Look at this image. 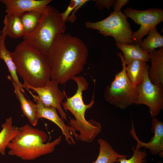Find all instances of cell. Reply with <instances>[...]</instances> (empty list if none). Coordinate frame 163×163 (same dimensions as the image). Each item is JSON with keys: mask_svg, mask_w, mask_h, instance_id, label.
I'll return each mask as SVG.
<instances>
[{"mask_svg": "<svg viewBox=\"0 0 163 163\" xmlns=\"http://www.w3.org/2000/svg\"><path fill=\"white\" fill-rule=\"evenodd\" d=\"M77 84L76 93L72 96L68 97L62 102V105L66 110H69L73 115L75 119H70V126L75 133L79 131L78 140L88 143L91 142L99 134L102 126L99 122L91 119L87 120L85 117V112L92 107L95 103L94 91L90 102L85 104L83 101L82 93L88 89V84L82 76H76L73 79Z\"/></svg>", "mask_w": 163, "mask_h": 163, "instance_id": "3957f363", "label": "cell"}, {"mask_svg": "<svg viewBox=\"0 0 163 163\" xmlns=\"http://www.w3.org/2000/svg\"><path fill=\"white\" fill-rule=\"evenodd\" d=\"M116 45L123 52L126 65L133 60H140L146 62L150 59L149 53L143 50L138 44L116 43Z\"/></svg>", "mask_w": 163, "mask_h": 163, "instance_id": "e0dca14e", "label": "cell"}, {"mask_svg": "<svg viewBox=\"0 0 163 163\" xmlns=\"http://www.w3.org/2000/svg\"><path fill=\"white\" fill-rule=\"evenodd\" d=\"M122 63V69L115 75L110 85L107 86L104 94L105 100L120 109H124L135 104L138 92L128 77L124 57L121 52L117 53Z\"/></svg>", "mask_w": 163, "mask_h": 163, "instance_id": "8992f818", "label": "cell"}, {"mask_svg": "<svg viewBox=\"0 0 163 163\" xmlns=\"http://www.w3.org/2000/svg\"><path fill=\"white\" fill-rule=\"evenodd\" d=\"M20 132L8 144L9 155L24 160H34L51 153L61 140L62 136L46 143L48 135L44 131L26 124L19 127Z\"/></svg>", "mask_w": 163, "mask_h": 163, "instance_id": "277c9868", "label": "cell"}, {"mask_svg": "<svg viewBox=\"0 0 163 163\" xmlns=\"http://www.w3.org/2000/svg\"><path fill=\"white\" fill-rule=\"evenodd\" d=\"M17 73L24 82L33 87L45 86L50 79V70L46 56L26 41L18 44L11 52Z\"/></svg>", "mask_w": 163, "mask_h": 163, "instance_id": "7a4b0ae2", "label": "cell"}, {"mask_svg": "<svg viewBox=\"0 0 163 163\" xmlns=\"http://www.w3.org/2000/svg\"><path fill=\"white\" fill-rule=\"evenodd\" d=\"M59 83L54 80H50L45 86L33 87L24 82V88L31 89L38 94L39 99L45 107L52 106L56 108L61 118L67 120V116L62 107V101L66 97L65 91L62 92L59 89Z\"/></svg>", "mask_w": 163, "mask_h": 163, "instance_id": "30bf717a", "label": "cell"}, {"mask_svg": "<svg viewBox=\"0 0 163 163\" xmlns=\"http://www.w3.org/2000/svg\"><path fill=\"white\" fill-rule=\"evenodd\" d=\"M158 163H163L162 162H161L160 161H159V162H158Z\"/></svg>", "mask_w": 163, "mask_h": 163, "instance_id": "f1b7e54d", "label": "cell"}, {"mask_svg": "<svg viewBox=\"0 0 163 163\" xmlns=\"http://www.w3.org/2000/svg\"><path fill=\"white\" fill-rule=\"evenodd\" d=\"M14 92L19 101L23 113L27 117L31 125H37L38 119L37 117V106L36 104L27 99L16 83L12 81Z\"/></svg>", "mask_w": 163, "mask_h": 163, "instance_id": "9a60e30c", "label": "cell"}, {"mask_svg": "<svg viewBox=\"0 0 163 163\" xmlns=\"http://www.w3.org/2000/svg\"><path fill=\"white\" fill-rule=\"evenodd\" d=\"M0 59H1V58H0Z\"/></svg>", "mask_w": 163, "mask_h": 163, "instance_id": "f546056e", "label": "cell"}, {"mask_svg": "<svg viewBox=\"0 0 163 163\" xmlns=\"http://www.w3.org/2000/svg\"><path fill=\"white\" fill-rule=\"evenodd\" d=\"M123 12L127 17L131 18L136 24L140 25L139 29L133 32L131 36V42L133 44L140 43L142 38L163 20V10L160 8H152L139 10L128 7Z\"/></svg>", "mask_w": 163, "mask_h": 163, "instance_id": "ba28073f", "label": "cell"}, {"mask_svg": "<svg viewBox=\"0 0 163 163\" xmlns=\"http://www.w3.org/2000/svg\"><path fill=\"white\" fill-rule=\"evenodd\" d=\"M149 54L151 66L148 71L149 78L153 84H163V47Z\"/></svg>", "mask_w": 163, "mask_h": 163, "instance_id": "5bb4252c", "label": "cell"}, {"mask_svg": "<svg viewBox=\"0 0 163 163\" xmlns=\"http://www.w3.org/2000/svg\"><path fill=\"white\" fill-rule=\"evenodd\" d=\"M21 15L20 14L11 12L7 14L5 16L3 21L4 26L2 30L7 36L14 39L23 37L24 31Z\"/></svg>", "mask_w": 163, "mask_h": 163, "instance_id": "2e32d148", "label": "cell"}, {"mask_svg": "<svg viewBox=\"0 0 163 163\" xmlns=\"http://www.w3.org/2000/svg\"><path fill=\"white\" fill-rule=\"evenodd\" d=\"M27 90L32 96L37 105L38 119L41 118L46 119L56 124L61 129L66 141L70 145H75L76 142L72 135L77 140L78 134L75 133L70 126L65 124L64 120L59 116L56 108L52 106L45 107L38 96L33 94L29 90Z\"/></svg>", "mask_w": 163, "mask_h": 163, "instance_id": "8fae6325", "label": "cell"}, {"mask_svg": "<svg viewBox=\"0 0 163 163\" xmlns=\"http://www.w3.org/2000/svg\"><path fill=\"white\" fill-rule=\"evenodd\" d=\"M163 84L154 85L147 74L143 81L136 87L137 97L134 104H144L149 108L150 116L155 117L163 109Z\"/></svg>", "mask_w": 163, "mask_h": 163, "instance_id": "9c48e42d", "label": "cell"}, {"mask_svg": "<svg viewBox=\"0 0 163 163\" xmlns=\"http://www.w3.org/2000/svg\"><path fill=\"white\" fill-rule=\"evenodd\" d=\"M88 1H89V0H82V2L78 5L74 9L72 12L71 14L67 18L66 21H69L72 23L74 22L76 19V16L75 15V14L76 11Z\"/></svg>", "mask_w": 163, "mask_h": 163, "instance_id": "4316f807", "label": "cell"}, {"mask_svg": "<svg viewBox=\"0 0 163 163\" xmlns=\"http://www.w3.org/2000/svg\"><path fill=\"white\" fill-rule=\"evenodd\" d=\"M127 18L121 11H113L104 20L96 22L88 21L85 26L87 28L98 30L104 36L112 37L116 43L131 44L133 32Z\"/></svg>", "mask_w": 163, "mask_h": 163, "instance_id": "52a82bcc", "label": "cell"}, {"mask_svg": "<svg viewBox=\"0 0 163 163\" xmlns=\"http://www.w3.org/2000/svg\"><path fill=\"white\" fill-rule=\"evenodd\" d=\"M99 151L96 159L91 163H115L120 158L128 157L118 153L111 145L105 140L100 138L97 140Z\"/></svg>", "mask_w": 163, "mask_h": 163, "instance_id": "ffe728a7", "label": "cell"}, {"mask_svg": "<svg viewBox=\"0 0 163 163\" xmlns=\"http://www.w3.org/2000/svg\"><path fill=\"white\" fill-rule=\"evenodd\" d=\"M139 45L144 51L150 53L156 48L163 47V37L158 32L156 27L148 34Z\"/></svg>", "mask_w": 163, "mask_h": 163, "instance_id": "603a6c76", "label": "cell"}, {"mask_svg": "<svg viewBox=\"0 0 163 163\" xmlns=\"http://www.w3.org/2000/svg\"><path fill=\"white\" fill-rule=\"evenodd\" d=\"M51 0H0L5 5L6 14L14 12L21 14L25 12L36 11L43 13Z\"/></svg>", "mask_w": 163, "mask_h": 163, "instance_id": "4fadbf2b", "label": "cell"}, {"mask_svg": "<svg viewBox=\"0 0 163 163\" xmlns=\"http://www.w3.org/2000/svg\"><path fill=\"white\" fill-rule=\"evenodd\" d=\"M151 132L154 135L150 141L144 142L141 141L136 133L133 121H131V128L130 133L132 137L136 141V149H139L144 148L149 150L152 155H158L161 157H163V123L157 118L152 117L151 123Z\"/></svg>", "mask_w": 163, "mask_h": 163, "instance_id": "7c38bea8", "label": "cell"}, {"mask_svg": "<svg viewBox=\"0 0 163 163\" xmlns=\"http://www.w3.org/2000/svg\"><path fill=\"white\" fill-rule=\"evenodd\" d=\"M0 132V154L5 155V150L9 143L21 131L19 127L12 125L11 117L7 118L1 126Z\"/></svg>", "mask_w": 163, "mask_h": 163, "instance_id": "44dd1931", "label": "cell"}, {"mask_svg": "<svg viewBox=\"0 0 163 163\" xmlns=\"http://www.w3.org/2000/svg\"><path fill=\"white\" fill-rule=\"evenodd\" d=\"M65 24L59 11L52 6L47 5L42 13L37 27L31 33L24 34L23 40L46 56L56 38L64 33L66 28Z\"/></svg>", "mask_w": 163, "mask_h": 163, "instance_id": "5b68a950", "label": "cell"}, {"mask_svg": "<svg viewBox=\"0 0 163 163\" xmlns=\"http://www.w3.org/2000/svg\"><path fill=\"white\" fill-rule=\"evenodd\" d=\"M88 54L85 43L69 34H60L55 39L46 56L50 79L64 84L83 70Z\"/></svg>", "mask_w": 163, "mask_h": 163, "instance_id": "6da1fadb", "label": "cell"}, {"mask_svg": "<svg viewBox=\"0 0 163 163\" xmlns=\"http://www.w3.org/2000/svg\"><path fill=\"white\" fill-rule=\"evenodd\" d=\"M149 68L145 62L138 60H133L126 66V74L134 88L143 81Z\"/></svg>", "mask_w": 163, "mask_h": 163, "instance_id": "ac0fdd59", "label": "cell"}, {"mask_svg": "<svg viewBox=\"0 0 163 163\" xmlns=\"http://www.w3.org/2000/svg\"><path fill=\"white\" fill-rule=\"evenodd\" d=\"M129 2V0H115L113 5L114 11L115 12H121L122 7L128 4Z\"/></svg>", "mask_w": 163, "mask_h": 163, "instance_id": "83f0119b", "label": "cell"}, {"mask_svg": "<svg viewBox=\"0 0 163 163\" xmlns=\"http://www.w3.org/2000/svg\"><path fill=\"white\" fill-rule=\"evenodd\" d=\"M133 154L129 158L127 159V157H124L119 158L117 163H146L147 153L145 149H136L134 147L132 148Z\"/></svg>", "mask_w": 163, "mask_h": 163, "instance_id": "cb8c5ba5", "label": "cell"}, {"mask_svg": "<svg viewBox=\"0 0 163 163\" xmlns=\"http://www.w3.org/2000/svg\"><path fill=\"white\" fill-rule=\"evenodd\" d=\"M42 13L36 11H31L21 14L24 34L31 33L37 29L40 23Z\"/></svg>", "mask_w": 163, "mask_h": 163, "instance_id": "7402d4cb", "label": "cell"}, {"mask_svg": "<svg viewBox=\"0 0 163 163\" xmlns=\"http://www.w3.org/2000/svg\"><path fill=\"white\" fill-rule=\"evenodd\" d=\"M7 35L2 30L0 31V56L5 63L13 81L16 83L22 92H24L23 84L20 82L13 62L11 52L8 50L5 46V41Z\"/></svg>", "mask_w": 163, "mask_h": 163, "instance_id": "d6986e66", "label": "cell"}, {"mask_svg": "<svg viewBox=\"0 0 163 163\" xmlns=\"http://www.w3.org/2000/svg\"><path fill=\"white\" fill-rule=\"evenodd\" d=\"M82 0H72L71 1L70 4L65 11L63 13H61L62 21L64 23H65L69 14L72 12L75 8L82 2Z\"/></svg>", "mask_w": 163, "mask_h": 163, "instance_id": "d4e9b609", "label": "cell"}, {"mask_svg": "<svg viewBox=\"0 0 163 163\" xmlns=\"http://www.w3.org/2000/svg\"><path fill=\"white\" fill-rule=\"evenodd\" d=\"M114 0H94L95 2V5L97 8L101 10L104 8H106L108 10H110L111 6H113Z\"/></svg>", "mask_w": 163, "mask_h": 163, "instance_id": "484cf974", "label": "cell"}]
</instances>
